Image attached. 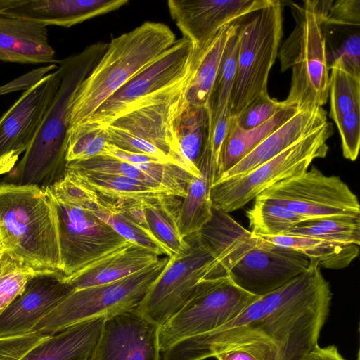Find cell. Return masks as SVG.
Returning <instances> with one entry per match:
<instances>
[{"label":"cell","instance_id":"obj_1","mask_svg":"<svg viewBox=\"0 0 360 360\" xmlns=\"http://www.w3.org/2000/svg\"><path fill=\"white\" fill-rule=\"evenodd\" d=\"M331 299L318 262L311 259L307 271L257 297L222 326L174 343L160 360H205L237 349L257 360H302L318 345Z\"/></svg>","mask_w":360,"mask_h":360},{"label":"cell","instance_id":"obj_2","mask_svg":"<svg viewBox=\"0 0 360 360\" xmlns=\"http://www.w3.org/2000/svg\"><path fill=\"white\" fill-rule=\"evenodd\" d=\"M108 44L97 41L57 60L61 76L58 90L22 158L1 183L46 190L66 176L70 116L75 94Z\"/></svg>","mask_w":360,"mask_h":360},{"label":"cell","instance_id":"obj_3","mask_svg":"<svg viewBox=\"0 0 360 360\" xmlns=\"http://www.w3.org/2000/svg\"><path fill=\"white\" fill-rule=\"evenodd\" d=\"M0 236L3 248L23 266L62 278L56 217L46 191L0 182Z\"/></svg>","mask_w":360,"mask_h":360},{"label":"cell","instance_id":"obj_4","mask_svg":"<svg viewBox=\"0 0 360 360\" xmlns=\"http://www.w3.org/2000/svg\"><path fill=\"white\" fill-rule=\"evenodd\" d=\"M174 41L175 35L167 25L154 22H145L113 38L75 94L69 130L83 124L110 96Z\"/></svg>","mask_w":360,"mask_h":360},{"label":"cell","instance_id":"obj_5","mask_svg":"<svg viewBox=\"0 0 360 360\" xmlns=\"http://www.w3.org/2000/svg\"><path fill=\"white\" fill-rule=\"evenodd\" d=\"M45 191L56 217L63 281L129 242L91 212L97 194L71 174Z\"/></svg>","mask_w":360,"mask_h":360},{"label":"cell","instance_id":"obj_6","mask_svg":"<svg viewBox=\"0 0 360 360\" xmlns=\"http://www.w3.org/2000/svg\"><path fill=\"white\" fill-rule=\"evenodd\" d=\"M295 26L278 53L281 72L292 70L286 106L300 110L322 107L328 100L329 68L316 0L290 2Z\"/></svg>","mask_w":360,"mask_h":360},{"label":"cell","instance_id":"obj_7","mask_svg":"<svg viewBox=\"0 0 360 360\" xmlns=\"http://www.w3.org/2000/svg\"><path fill=\"white\" fill-rule=\"evenodd\" d=\"M283 2L272 0L236 21L238 52L229 103L231 116L268 92L269 74L283 37Z\"/></svg>","mask_w":360,"mask_h":360},{"label":"cell","instance_id":"obj_8","mask_svg":"<svg viewBox=\"0 0 360 360\" xmlns=\"http://www.w3.org/2000/svg\"><path fill=\"white\" fill-rule=\"evenodd\" d=\"M169 259L120 280L73 290L34 328L33 332L53 335L70 326L134 310Z\"/></svg>","mask_w":360,"mask_h":360},{"label":"cell","instance_id":"obj_9","mask_svg":"<svg viewBox=\"0 0 360 360\" xmlns=\"http://www.w3.org/2000/svg\"><path fill=\"white\" fill-rule=\"evenodd\" d=\"M193 50L192 43L186 37L175 40L110 96L83 124L106 127L124 114L174 96L189 79Z\"/></svg>","mask_w":360,"mask_h":360},{"label":"cell","instance_id":"obj_10","mask_svg":"<svg viewBox=\"0 0 360 360\" xmlns=\"http://www.w3.org/2000/svg\"><path fill=\"white\" fill-rule=\"evenodd\" d=\"M333 126H323L285 150L240 176L214 182L210 188L212 207L227 213L244 207L270 186L308 170L316 158L326 157Z\"/></svg>","mask_w":360,"mask_h":360},{"label":"cell","instance_id":"obj_11","mask_svg":"<svg viewBox=\"0 0 360 360\" xmlns=\"http://www.w3.org/2000/svg\"><path fill=\"white\" fill-rule=\"evenodd\" d=\"M257 297L238 287L229 277L202 280L182 307L160 326L161 352L180 340L222 326Z\"/></svg>","mask_w":360,"mask_h":360},{"label":"cell","instance_id":"obj_12","mask_svg":"<svg viewBox=\"0 0 360 360\" xmlns=\"http://www.w3.org/2000/svg\"><path fill=\"white\" fill-rule=\"evenodd\" d=\"M186 85L169 98L132 110L106 126L108 143L172 163L188 172L175 133Z\"/></svg>","mask_w":360,"mask_h":360},{"label":"cell","instance_id":"obj_13","mask_svg":"<svg viewBox=\"0 0 360 360\" xmlns=\"http://www.w3.org/2000/svg\"><path fill=\"white\" fill-rule=\"evenodd\" d=\"M186 238L189 243L187 251L169 257L135 309L159 327L182 307L200 281L212 278L215 259L198 232Z\"/></svg>","mask_w":360,"mask_h":360},{"label":"cell","instance_id":"obj_14","mask_svg":"<svg viewBox=\"0 0 360 360\" xmlns=\"http://www.w3.org/2000/svg\"><path fill=\"white\" fill-rule=\"evenodd\" d=\"M307 219L360 216L356 195L337 176H326L315 167L283 180L260 195Z\"/></svg>","mask_w":360,"mask_h":360},{"label":"cell","instance_id":"obj_15","mask_svg":"<svg viewBox=\"0 0 360 360\" xmlns=\"http://www.w3.org/2000/svg\"><path fill=\"white\" fill-rule=\"evenodd\" d=\"M60 82L58 68L25 90L0 118V175L10 172L31 145Z\"/></svg>","mask_w":360,"mask_h":360},{"label":"cell","instance_id":"obj_16","mask_svg":"<svg viewBox=\"0 0 360 360\" xmlns=\"http://www.w3.org/2000/svg\"><path fill=\"white\" fill-rule=\"evenodd\" d=\"M258 238V244L229 274L232 282L243 290L257 297L265 295L309 267L311 259L304 255Z\"/></svg>","mask_w":360,"mask_h":360},{"label":"cell","instance_id":"obj_17","mask_svg":"<svg viewBox=\"0 0 360 360\" xmlns=\"http://www.w3.org/2000/svg\"><path fill=\"white\" fill-rule=\"evenodd\" d=\"M159 328L135 309L105 318L89 360H160Z\"/></svg>","mask_w":360,"mask_h":360},{"label":"cell","instance_id":"obj_18","mask_svg":"<svg viewBox=\"0 0 360 360\" xmlns=\"http://www.w3.org/2000/svg\"><path fill=\"white\" fill-rule=\"evenodd\" d=\"M272 0H169L172 18L194 47L206 43L223 27Z\"/></svg>","mask_w":360,"mask_h":360},{"label":"cell","instance_id":"obj_19","mask_svg":"<svg viewBox=\"0 0 360 360\" xmlns=\"http://www.w3.org/2000/svg\"><path fill=\"white\" fill-rule=\"evenodd\" d=\"M73 290L58 275L34 276L0 314V338L33 332L35 326Z\"/></svg>","mask_w":360,"mask_h":360},{"label":"cell","instance_id":"obj_20","mask_svg":"<svg viewBox=\"0 0 360 360\" xmlns=\"http://www.w3.org/2000/svg\"><path fill=\"white\" fill-rule=\"evenodd\" d=\"M117 9L114 0H0V15L70 27Z\"/></svg>","mask_w":360,"mask_h":360},{"label":"cell","instance_id":"obj_21","mask_svg":"<svg viewBox=\"0 0 360 360\" xmlns=\"http://www.w3.org/2000/svg\"><path fill=\"white\" fill-rule=\"evenodd\" d=\"M198 234L215 259L212 279L228 277L232 268L259 241L229 213L214 207L211 219Z\"/></svg>","mask_w":360,"mask_h":360},{"label":"cell","instance_id":"obj_22","mask_svg":"<svg viewBox=\"0 0 360 360\" xmlns=\"http://www.w3.org/2000/svg\"><path fill=\"white\" fill-rule=\"evenodd\" d=\"M327 122L326 111L323 107L299 110L216 181L248 172L319 129Z\"/></svg>","mask_w":360,"mask_h":360},{"label":"cell","instance_id":"obj_23","mask_svg":"<svg viewBox=\"0 0 360 360\" xmlns=\"http://www.w3.org/2000/svg\"><path fill=\"white\" fill-rule=\"evenodd\" d=\"M49 42L46 26L39 22L0 15V61L40 64L56 63Z\"/></svg>","mask_w":360,"mask_h":360},{"label":"cell","instance_id":"obj_24","mask_svg":"<svg viewBox=\"0 0 360 360\" xmlns=\"http://www.w3.org/2000/svg\"><path fill=\"white\" fill-rule=\"evenodd\" d=\"M160 256L129 242L63 281L75 290L111 283L153 265Z\"/></svg>","mask_w":360,"mask_h":360},{"label":"cell","instance_id":"obj_25","mask_svg":"<svg viewBox=\"0 0 360 360\" xmlns=\"http://www.w3.org/2000/svg\"><path fill=\"white\" fill-rule=\"evenodd\" d=\"M104 318L70 326L30 349L20 360H89L101 334Z\"/></svg>","mask_w":360,"mask_h":360},{"label":"cell","instance_id":"obj_26","mask_svg":"<svg viewBox=\"0 0 360 360\" xmlns=\"http://www.w3.org/2000/svg\"><path fill=\"white\" fill-rule=\"evenodd\" d=\"M236 30L235 21L223 27L202 46H193L191 71L184 95L186 103L207 106L226 43Z\"/></svg>","mask_w":360,"mask_h":360},{"label":"cell","instance_id":"obj_27","mask_svg":"<svg viewBox=\"0 0 360 360\" xmlns=\"http://www.w3.org/2000/svg\"><path fill=\"white\" fill-rule=\"evenodd\" d=\"M143 201L110 202L98 195L91 212L125 240L148 248L160 256L170 257L172 252L154 237L148 228Z\"/></svg>","mask_w":360,"mask_h":360},{"label":"cell","instance_id":"obj_28","mask_svg":"<svg viewBox=\"0 0 360 360\" xmlns=\"http://www.w3.org/2000/svg\"><path fill=\"white\" fill-rule=\"evenodd\" d=\"M175 133L188 172L193 176H200L198 165L206 150L210 135L207 106L188 104L184 100L176 118Z\"/></svg>","mask_w":360,"mask_h":360},{"label":"cell","instance_id":"obj_29","mask_svg":"<svg viewBox=\"0 0 360 360\" xmlns=\"http://www.w3.org/2000/svg\"><path fill=\"white\" fill-rule=\"evenodd\" d=\"M67 172L108 202L143 201L174 195L161 186L124 176L70 169Z\"/></svg>","mask_w":360,"mask_h":360},{"label":"cell","instance_id":"obj_30","mask_svg":"<svg viewBox=\"0 0 360 360\" xmlns=\"http://www.w3.org/2000/svg\"><path fill=\"white\" fill-rule=\"evenodd\" d=\"M299 110L295 106H285L265 123L249 130L240 129L232 116L222 146L217 180Z\"/></svg>","mask_w":360,"mask_h":360},{"label":"cell","instance_id":"obj_31","mask_svg":"<svg viewBox=\"0 0 360 360\" xmlns=\"http://www.w3.org/2000/svg\"><path fill=\"white\" fill-rule=\"evenodd\" d=\"M259 237L274 245L293 249L310 259L317 261L320 268L344 269L359 253L360 245L355 243H343L314 237L291 235Z\"/></svg>","mask_w":360,"mask_h":360},{"label":"cell","instance_id":"obj_32","mask_svg":"<svg viewBox=\"0 0 360 360\" xmlns=\"http://www.w3.org/2000/svg\"><path fill=\"white\" fill-rule=\"evenodd\" d=\"M182 198L165 195L143 202V212L148 228L154 237L173 255L185 253L189 248L186 238L179 230L177 217Z\"/></svg>","mask_w":360,"mask_h":360},{"label":"cell","instance_id":"obj_33","mask_svg":"<svg viewBox=\"0 0 360 360\" xmlns=\"http://www.w3.org/2000/svg\"><path fill=\"white\" fill-rule=\"evenodd\" d=\"M329 70L340 66L360 77V26L322 25Z\"/></svg>","mask_w":360,"mask_h":360},{"label":"cell","instance_id":"obj_34","mask_svg":"<svg viewBox=\"0 0 360 360\" xmlns=\"http://www.w3.org/2000/svg\"><path fill=\"white\" fill-rule=\"evenodd\" d=\"M210 182L206 174L191 176L185 198H182L177 217V225L181 236L198 232L211 219L212 205L210 199Z\"/></svg>","mask_w":360,"mask_h":360},{"label":"cell","instance_id":"obj_35","mask_svg":"<svg viewBox=\"0 0 360 360\" xmlns=\"http://www.w3.org/2000/svg\"><path fill=\"white\" fill-rule=\"evenodd\" d=\"M282 235L314 237L360 245V216H334L302 221Z\"/></svg>","mask_w":360,"mask_h":360},{"label":"cell","instance_id":"obj_36","mask_svg":"<svg viewBox=\"0 0 360 360\" xmlns=\"http://www.w3.org/2000/svg\"><path fill=\"white\" fill-rule=\"evenodd\" d=\"M250 231L255 236H280L307 219L271 200L257 196L247 212Z\"/></svg>","mask_w":360,"mask_h":360},{"label":"cell","instance_id":"obj_37","mask_svg":"<svg viewBox=\"0 0 360 360\" xmlns=\"http://www.w3.org/2000/svg\"><path fill=\"white\" fill-rule=\"evenodd\" d=\"M238 52V36L236 25V30L226 43L207 101L210 130L214 127L224 111L230 108L231 94L236 72Z\"/></svg>","mask_w":360,"mask_h":360},{"label":"cell","instance_id":"obj_38","mask_svg":"<svg viewBox=\"0 0 360 360\" xmlns=\"http://www.w3.org/2000/svg\"><path fill=\"white\" fill-rule=\"evenodd\" d=\"M329 75V117L333 120L355 109H360V77L335 65Z\"/></svg>","mask_w":360,"mask_h":360},{"label":"cell","instance_id":"obj_39","mask_svg":"<svg viewBox=\"0 0 360 360\" xmlns=\"http://www.w3.org/2000/svg\"><path fill=\"white\" fill-rule=\"evenodd\" d=\"M108 143L105 127L84 123L68 131V162L84 160L103 155Z\"/></svg>","mask_w":360,"mask_h":360},{"label":"cell","instance_id":"obj_40","mask_svg":"<svg viewBox=\"0 0 360 360\" xmlns=\"http://www.w3.org/2000/svg\"><path fill=\"white\" fill-rule=\"evenodd\" d=\"M36 275L4 249L0 251V314Z\"/></svg>","mask_w":360,"mask_h":360},{"label":"cell","instance_id":"obj_41","mask_svg":"<svg viewBox=\"0 0 360 360\" xmlns=\"http://www.w3.org/2000/svg\"><path fill=\"white\" fill-rule=\"evenodd\" d=\"M67 169L120 175L161 186L135 165L107 155L68 162Z\"/></svg>","mask_w":360,"mask_h":360},{"label":"cell","instance_id":"obj_42","mask_svg":"<svg viewBox=\"0 0 360 360\" xmlns=\"http://www.w3.org/2000/svg\"><path fill=\"white\" fill-rule=\"evenodd\" d=\"M316 8L322 25L360 26L359 0H316Z\"/></svg>","mask_w":360,"mask_h":360},{"label":"cell","instance_id":"obj_43","mask_svg":"<svg viewBox=\"0 0 360 360\" xmlns=\"http://www.w3.org/2000/svg\"><path fill=\"white\" fill-rule=\"evenodd\" d=\"M285 106L283 101L271 98L266 92L261 94L239 115L233 117L240 129L249 130L265 123Z\"/></svg>","mask_w":360,"mask_h":360},{"label":"cell","instance_id":"obj_44","mask_svg":"<svg viewBox=\"0 0 360 360\" xmlns=\"http://www.w3.org/2000/svg\"><path fill=\"white\" fill-rule=\"evenodd\" d=\"M333 121L340 132L343 156L356 160L360 147V109L349 111Z\"/></svg>","mask_w":360,"mask_h":360},{"label":"cell","instance_id":"obj_45","mask_svg":"<svg viewBox=\"0 0 360 360\" xmlns=\"http://www.w3.org/2000/svg\"><path fill=\"white\" fill-rule=\"evenodd\" d=\"M49 336L32 332L19 336L0 338V360H20L30 349Z\"/></svg>","mask_w":360,"mask_h":360},{"label":"cell","instance_id":"obj_46","mask_svg":"<svg viewBox=\"0 0 360 360\" xmlns=\"http://www.w3.org/2000/svg\"><path fill=\"white\" fill-rule=\"evenodd\" d=\"M302 360H345L334 345L320 347L317 345Z\"/></svg>","mask_w":360,"mask_h":360},{"label":"cell","instance_id":"obj_47","mask_svg":"<svg viewBox=\"0 0 360 360\" xmlns=\"http://www.w3.org/2000/svg\"><path fill=\"white\" fill-rule=\"evenodd\" d=\"M217 360H257L251 354L243 349H230L214 356Z\"/></svg>","mask_w":360,"mask_h":360},{"label":"cell","instance_id":"obj_48","mask_svg":"<svg viewBox=\"0 0 360 360\" xmlns=\"http://www.w3.org/2000/svg\"><path fill=\"white\" fill-rule=\"evenodd\" d=\"M3 249H4L3 244H2L1 236H0V251L2 250Z\"/></svg>","mask_w":360,"mask_h":360}]
</instances>
